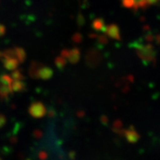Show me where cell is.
Returning a JSON list of instances; mask_svg holds the SVG:
<instances>
[{
  "instance_id": "obj_3",
  "label": "cell",
  "mask_w": 160,
  "mask_h": 160,
  "mask_svg": "<svg viewBox=\"0 0 160 160\" xmlns=\"http://www.w3.org/2000/svg\"><path fill=\"white\" fill-rule=\"evenodd\" d=\"M148 2V4H154L155 2H157L158 0H146Z\"/></svg>"
},
{
  "instance_id": "obj_2",
  "label": "cell",
  "mask_w": 160,
  "mask_h": 160,
  "mask_svg": "<svg viewBox=\"0 0 160 160\" xmlns=\"http://www.w3.org/2000/svg\"><path fill=\"white\" fill-rule=\"evenodd\" d=\"M107 34L112 38H119V31H118V27L114 25H110V27L108 28Z\"/></svg>"
},
{
  "instance_id": "obj_1",
  "label": "cell",
  "mask_w": 160,
  "mask_h": 160,
  "mask_svg": "<svg viewBox=\"0 0 160 160\" xmlns=\"http://www.w3.org/2000/svg\"><path fill=\"white\" fill-rule=\"evenodd\" d=\"M45 110L44 106L42 103L40 102H37V103H34L31 105L30 108V113L33 117L35 118H41L45 114Z\"/></svg>"
}]
</instances>
